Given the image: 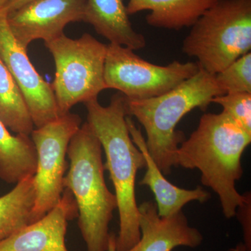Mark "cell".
Masks as SVG:
<instances>
[{"label": "cell", "instance_id": "cell-1", "mask_svg": "<svg viewBox=\"0 0 251 251\" xmlns=\"http://www.w3.org/2000/svg\"><path fill=\"white\" fill-rule=\"evenodd\" d=\"M251 142V133L224 112L206 113L176 151V166L201 171V182L219 196L227 219L234 217L251 196L235 187L244 173L241 158Z\"/></svg>", "mask_w": 251, "mask_h": 251}, {"label": "cell", "instance_id": "cell-2", "mask_svg": "<svg viewBox=\"0 0 251 251\" xmlns=\"http://www.w3.org/2000/svg\"><path fill=\"white\" fill-rule=\"evenodd\" d=\"M84 104L87 122L101 144L106 158L105 170L110 173L115 188L120 216L117 251H127L140 239L135 179L138 171L146 168V161L130 137L124 94L112 96L108 106L100 105L98 99Z\"/></svg>", "mask_w": 251, "mask_h": 251}, {"label": "cell", "instance_id": "cell-3", "mask_svg": "<svg viewBox=\"0 0 251 251\" xmlns=\"http://www.w3.org/2000/svg\"><path fill=\"white\" fill-rule=\"evenodd\" d=\"M102 156L101 144L86 122L69 143V168L64 187L72 192L76 202L77 224L87 251L108 250L109 225L117 209L116 196L105 183Z\"/></svg>", "mask_w": 251, "mask_h": 251}, {"label": "cell", "instance_id": "cell-4", "mask_svg": "<svg viewBox=\"0 0 251 251\" xmlns=\"http://www.w3.org/2000/svg\"><path fill=\"white\" fill-rule=\"evenodd\" d=\"M224 92L216 83L215 75L199 72L164 94L143 100L126 98L128 116L141 124L147 134V149L164 175L176 166V153L185 140L183 132L176 130L180 120L193 109L206 110L211 100Z\"/></svg>", "mask_w": 251, "mask_h": 251}, {"label": "cell", "instance_id": "cell-5", "mask_svg": "<svg viewBox=\"0 0 251 251\" xmlns=\"http://www.w3.org/2000/svg\"><path fill=\"white\" fill-rule=\"evenodd\" d=\"M182 52L215 75L251 50V0H217L191 27Z\"/></svg>", "mask_w": 251, "mask_h": 251}, {"label": "cell", "instance_id": "cell-6", "mask_svg": "<svg viewBox=\"0 0 251 251\" xmlns=\"http://www.w3.org/2000/svg\"><path fill=\"white\" fill-rule=\"evenodd\" d=\"M45 46L55 64L51 87L60 116L77 103L98 99L107 90L104 80L107 45L85 33L76 39L64 34Z\"/></svg>", "mask_w": 251, "mask_h": 251}, {"label": "cell", "instance_id": "cell-7", "mask_svg": "<svg viewBox=\"0 0 251 251\" xmlns=\"http://www.w3.org/2000/svg\"><path fill=\"white\" fill-rule=\"evenodd\" d=\"M133 51L110 43L104 66L106 89L120 91L129 100H143L166 94L201 69L197 62L174 61L167 66L156 65Z\"/></svg>", "mask_w": 251, "mask_h": 251}, {"label": "cell", "instance_id": "cell-8", "mask_svg": "<svg viewBox=\"0 0 251 251\" xmlns=\"http://www.w3.org/2000/svg\"><path fill=\"white\" fill-rule=\"evenodd\" d=\"M81 125L80 117L69 112L47 125L34 128L31 132L30 137L37 154L32 224L44 218L62 198L68 148Z\"/></svg>", "mask_w": 251, "mask_h": 251}, {"label": "cell", "instance_id": "cell-9", "mask_svg": "<svg viewBox=\"0 0 251 251\" xmlns=\"http://www.w3.org/2000/svg\"><path fill=\"white\" fill-rule=\"evenodd\" d=\"M0 59L22 92L34 128L60 117L51 84L36 70L27 54L16 40L7 22V13L0 9Z\"/></svg>", "mask_w": 251, "mask_h": 251}, {"label": "cell", "instance_id": "cell-10", "mask_svg": "<svg viewBox=\"0 0 251 251\" xmlns=\"http://www.w3.org/2000/svg\"><path fill=\"white\" fill-rule=\"evenodd\" d=\"M84 0H32L7 14V22L23 49L34 41L53 40L71 23L83 20Z\"/></svg>", "mask_w": 251, "mask_h": 251}, {"label": "cell", "instance_id": "cell-11", "mask_svg": "<svg viewBox=\"0 0 251 251\" xmlns=\"http://www.w3.org/2000/svg\"><path fill=\"white\" fill-rule=\"evenodd\" d=\"M77 216L74 196L65 188L53 209L0 242V251H69L65 244L68 223Z\"/></svg>", "mask_w": 251, "mask_h": 251}, {"label": "cell", "instance_id": "cell-12", "mask_svg": "<svg viewBox=\"0 0 251 251\" xmlns=\"http://www.w3.org/2000/svg\"><path fill=\"white\" fill-rule=\"evenodd\" d=\"M140 239L127 251H172L175 248H197L203 236L188 224L182 211L160 216L156 202L145 201L138 206Z\"/></svg>", "mask_w": 251, "mask_h": 251}, {"label": "cell", "instance_id": "cell-13", "mask_svg": "<svg viewBox=\"0 0 251 251\" xmlns=\"http://www.w3.org/2000/svg\"><path fill=\"white\" fill-rule=\"evenodd\" d=\"M126 123L132 140L143 153L146 161V173L139 184L149 186L152 191L158 215H173L182 211V208L188 203L193 201L204 203L210 199V193L201 186L187 190L177 187L168 181L148 152L141 130L137 128L130 116L126 117Z\"/></svg>", "mask_w": 251, "mask_h": 251}, {"label": "cell", "instance_id": "cell-14", "mask_svg": "<svg viewBox=\"0 0 251 251\" xmlns=\"http://www.w3.org/2000/svg\"><path fill=\"white\" fill-rule=\"evenodd\" d=\"M123 0H84L83 20L110 41L133 50L146 46L145 36L133 29Z\"/></svg>", "mask_w": 251, "mask_h": 251}, {"label": "cell", "instance_id": "cell-15", "mask_svg": "<svg viewBox=\"0 0 251 251\" xmlns=\"http://www.w3.org/2000/svg\"><path fill=\"white\" fill-rule=\"evenodd\" d=\"M216 1L217 0H129L126 10L128 16L150 11L146 17L149 25L180 30L192 27Z\"/></svg>", "mask_w": 251, "mask_h": 251}, {"label": "cell", "instance_id": "cell-16", "mask_svg": "<svg viewBox=\"0 0 251 251\" xmlns=\"http://www.w3.org/2000/svg\"><path fill=\"white\" fill-rule=\"evenodd\" d=\"M36 166L37 154L31 137L11 134L0 120V180L16 184L34 176Z\"/></svg>", "mask_w": 251, "mask_h": 251}, {"label": "cell", "instance_id": "cell-17", "mask_svg": "<svg viewBox=\"0 0 251 251\" xmlns=\"http://www.w3.org/2000/svg\"><path fill=\"white\" fill-rule=\"evenodd\" d=\"M36 202L34 176L25 178L0 196V242L32 224Z\"/></svg>", "mask_w": 251, "mask_h": 251}, {"label": "cell", "instance_id": "cell-18", "mask_svg": "<svg viewBox=\"0 0 251 251\" xmlns=\"http://www.w3.org/2000/svg\"><path fill=\"white\" fill-rule=\"evenodd\" d=\"M0 120L16 134L30 136L34 128L22 92L1 59Z\"/></svg>", "mask_w": 251, "mask_h": 251}, {"label": "cell", "instance_id": "cell-19", "mask_svg": "<svg viewBox=\"0 0 251 251\" xmlns=\"http://www.w3.org/2000/svg\"><path fill=\"white\" fill-rule=\"evenodd\" d=\"M216 83L225 94H251V53L244 54L215 74Z\"/></svg>", "mask_w": 251, "mask_h": 251}, {"label": "cell", "instance_id": "cell-20", "mask_svg": "<svg viewBox=\"0 0 251 251\" xmlns=\"http://www.w3.org/2000/svg\"><path fill=\"white\" fill-rule=\"evenodd\" d=\"M224 108L223 112L237 122L246 131L251 134V94L229 93L212 99Z\"/></svg>", "mask_w": 251, "mask_h": 251}, {"label": "cell", "instance_id": "cell-21", "mask_svg": "<svg viewBox=\"0 0 251 251\" xmlns=\"http://www.w3.org/2000/svg\"><path fill=\"white\" fill-rule=\"evenodd\" d=\"M251 196L239 206L236 215L240 221L244 232V244L247 251H251Z\"/></svg>", "mask_w": 251, "mask_h": 251}, {"label": "cell", "instance_id": "cell-22", "mask_svg": "<svg viewBox=\"0 0 251 251\" xmlns=\"http://www.w3.org/2000/svg\"><path fill=\"white\" fill-rule=\"evenodd\" d=\"M30 1H32V0H9L7 4L5 5L3 9H4V11L8 14L14 10L18 9V8L21 7L23 5Z\"/></svg>", "mask_w": 251, "mask_h": 251}, {"label": "cell", "instance_id": "cell-23", "mask_svg": "<svg viewBox=\"0 0 251 251\" xmlns=\"http://www.w3.org/2000/svg\"><path fill=\"white\" fill-rule=\"evenodd\" d=\"M116 237V234L113 233V232L110 233L108 239V250L107 251H117Z\"/></svg>", "mask_w": 251, "mask_h": 251}, {"label": "cell", "instance_id": "cell-24", "mask_svg": "<svg viewBox=\"0 0 251 251\" xmlns=\"http://www.w3.org/2000/svg\"><path fill=\"white\" fill-rule=\"evenodd\" d=\"M232 251H247V250L244 243H239V244H237L235 249H232Z\"/></svg>", "mask_w": 251, "mask_h": 251}, {"label": "cell", "instance_id": "cell-25", "mask_svg": "<svg viewBox=\"0 0 251 251\" xmlns=\"http://www.w3.org/2000/svg\"><path fill=\"white\" fill-rule=\"evenodd\" d=\"M9 0H0V9H3Z\"/></svg>", "mask_w": 251, "mask_h": 251}]
</instances>
